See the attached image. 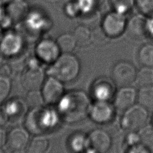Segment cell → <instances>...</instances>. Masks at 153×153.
Here are the masks:
<instances>
[{
    "mask_svg": "<svg viewBox=\"0 0 153 153\" xmlns=\"http://www.w3.org/2000/svg\"><path fill=\"white\" fill-rule=\"evenodd\" d=\"M58 104V114L66 123H74L89 114L91 103L88 95L81 90H71L64 93Z\"/></svg>",
    "mask_w": 153,
    "mask_h": 153,
    "instance_id": "6da1fadb",
    "label": "cell"
},
{
    "mask_svg": "<svg viewBox=\"0 0 153 153\" xmlns=\"http://www.w3.org/2000/svg\"><path fill=\"white\" fill-rule=\"evenodd\" d=\"M126 143L128 146H131L135 144L140 143L139 136L137 131H129V133L126 136Z\"/></svg>",
    "mask_w": 153,
    "mask_h": 153,
    "instance_id": "d6a6232c",
    "label": "cell"
},
{
    "mask_svg": "<svg viewBox=\"0 0 153 153\" xmlns=\"http://www.w3.org/2000/svg\"><path fill=\"white\" fill-rule=\"evenodd\" d=\"M30 110L25 120L26 128L36 134H41L54 127L60 117L56 112L42 106Z\"/></svg>",
    "mask_w": 153,
    "mask_h": 153,
    "instance_id": "3957f363",
    "label": "cell"
},
{
    "mask_svg": "<svg viewBox=\"0 0 153 153\" xmlns=\"http://www.w3.org/2000/svg\"><path fill=\"white\" fill-rule=\"evenodd\" d=\"M20 38V36L14 32L8 33L4 36L0 44L2 51L8 55L16 53L21 46V39Z\"/></svg>",
    "mask_w": 153,
    "mask_h": 153,
    "instance_id": "ac0fdd59",
    "label": "cell"
},
{
    "mask_svg": "<svg viewBox=\"0 0 153 153\" xmlns=\"http://www.w3.org/2000/svg\"><path fill=\"white\" fill-rule=\"evenodd\" d=\"M36 54L38 58L45 63H53L60 56V50L56 41L44 39L36 45Z\"/></svg>",
    "mask_w": 153,
    "mask_h": 153,
    "instance_id": "5bb4252c",
    "label": "cell"
},
{
    "mask_svg": "<svg viewBox=\"0 0 153 153\" xmlns=\"http://www.w3.org/2000/svg\"><path fill=\"white\" fill-rule=\"evenodd\" d=\"M113 10L127 15L135 6V0H110Z\"/></svg>",
    "mask_w": 153,
    "mask_h": 153,
    "instance_id": "83f0119b",
    "label": "cell"
},
{
    "mask_svg": "<svg viewBox=\"0 0 153 153\" xmlns=\"http://www.w3.org/2000/svg\"><path fill=\"white\" fill-rule=\"evenodd\" d=\"M104 0H75L81 16L92 14L102 5Z\"/></svg>",
    "mask_w": 153,
    "mask_h": 153,
    "instance_id": "d4e9b609",
    "label": "cell"
},
{
    "mask_svg": "<svg viewBox=\"0 0 153 153\" xmlns=\"http://www.w3.org/2000/svg\"><path fill=\"white\" fill-rule=\"evenodd\" d=\"M115 109L114 105H112L108 101L96 100L91 104L88 115L95 123L105 124L112 119Z\"/></svg>",
    "mask_w": 153,
    "mask_h": 153,
    "instance_id": "7c38bea8",
    "label": "cell"
},
{
    "mask_svg": "<svg viewBox=\"0 0 153 153\" xmlns=\"http://www.w3.org/2000/svg\"><path fill=\"white\" fill-rule=\"evenodd\" d=\"M63 82L54 76L46 78L41 87L44 102L52 105L59 102L64 94Z\"/></svg>",
    "mask_w": 153,
    "mask_h": 153,
    "instance_id": "ba28073f",
    "label": "cell"
},
{
    "mask_svg": "<svg viewBox=\"0 0 153 153\" xmlns=\"http://www.w3.org/2000/svg\"><path fill=\"white\" fill-rule=\"evenodd\" d=\"M137 92L131 85L121 87L114 96V106L117 110L125 111L135 104Z\"/></svg>",
    "mask_w": 153,
    "mask_h": 153,
    "instance_id": "4fadbf2b",
    "label": "cell"
},
{
    "mask_svg": "<svg viewBox=\"0 0 153 153\" xmlns=\"http://www.w3.org/2000/svg\"><path fill=\"white\" fill-rule=\"evenodd\" d=\"M57 44L62 53H72L77 45L73 33H63L56 39Z\"/></svg>",
    "mask_w": 153,
    "mask_h": 153,
    "instance_id": "44dd1931",
    "label": "cell"
},
{
    "mask_svg": "<svg viewBox=\"0 0 153 153\" xmlns=\"http://www.w3.org/2000/svg\"><path fill=\"white\" fill-rule=\"evenodd\" d=\"M2 62H3V58H2V56H1V53H0V68H1V66L3 65Z\"/></svg>",
    "mask_w": 153,
    "mask_h": 153,
    "instance_id": "60d3db41",
    "label": "cell"
},
{
    "mask_svg": "<svg viewBox=\"0 0 153 153\" xmlns=\"http://www.w3.org/2000/svg\"><path fill=\"white\" fill-rule=\"evenodd\" d=\"M88 148L87 152L104 153L111 148L112 139L109 133L101 128H96L88 134Z\"/></svg>",
    "mask_w": 153,
    "mask_h": 153,
    "instance_id": "52a82bcc",
    "label": "cell"
},
{
    "mask_svg": "<svg viewBox=\"0 0 153 153\" xmlns=\"http://www.w3.org/2000/svg\"><path fill=\"white\" fill-rule=\"evenodd\" d=\"M8 119V115L7 114L5 111L0 109V127L3 126Z\"/></svg>",
    "mask_w": 153,
    "mask_h": 153,
    "instance_id": "8d00e7d4",
    "label": "cell"
},
{
    "mask_svg": "<svg viewBox=\"0 0 153 153\" xmlns=\"http://www.w3.org/2000/svg\"><path fill=\"white\" fill-rule=\"evenodd\" d=\"M44 98L39 90L28 91L25 98V103L30 109L42 106Z\"/></svg>",
    "mask_w": 153,
    "mask_h": 153,
    "instance_id": "4316f807",
    "label": "cell"
},
{
    "mask_svg": "<svg viewBox=\"0 0 153 153\" xmlns=\"http://www.w3.org/2000/svg\"><path fill=\"white\" fill-rule=\"evenodd\" d=\"M26 0H12L6 5V13L13 22L24 20L29 11Z\"/></svg>",
    "mask_w": 153,
    "mask_h": 153,
    "instance_id": "2e32d148",
    "label": "cell"
},
{
    "mask_svg": "<svg viewBox=\"0 0 153 153\" xmlns=\"http://www.w3.org/2000/svg\"><path fill=\"white\" fill-rule=\"evenodd\" d=\"M12 0H0V5L5 6L8 5Z\"/></svg>",
    "mask_w": 153,
    "mask_h": 153,
    "instance_id": "ab89813d",
    "label": "cell"
},
{
    "mask_svg": "<svg viewBox=\"0 0 153 153\" xmlns=\"http://www.w3.org/2000/svg\"><path fill=\"white\" fill-rule=\"evenodd\" d=\"M91 92L97 101H108L116 93L115 84L113 80L106 77L97 79L93 84Z\"/></svg>",
    "mask_w": 153,
    "mask_h": 153,
    "instance_id": "8fae6325",
    "label": "cell"
},
{
    "mask_svg": "<svg viewBox=\"0 0 153 153\" xmlns=\"http://www.w3.org/2000/svg\"><path fill=\"white\" fill-rule=\"evenodd\" d=\"M44 81L43 70L36 66L27 67L22 72L21 76L22 85L27 91L40 90Z\"/></svg>",
    "mask_w": 153,
    "mask_h": 153,
    "instance_id": "30bf717a",
    "label": "cell"
},
{
    "mask_svg": "<svg viewBox=\"0 0 153 153\" xmlns=\"http://www.w3.org/2000/svg\"><path fill=\"white\" fill-rule=\"evenodd\" d=\"M146 16L139 13L131 17L127 22L126 30L128 34L136 38H140L147 35Z\"/></svg>",
    "mask_w": 153,
    "mask_h": 153,
    "instance_id": "9a60e30c",
    "label": "cell"
},
{
    "mask_svg": "<svg viewBox=\"0 0 153 153\" xmlns=\"http://www.w3.org/2000/svg\"><path fill=\"white\" fill-rule=\"evenodd\" d=\"M138 58L143 66L153 67V44H146L139 50Z\"/></svg>",
    "mask_w": 153,
    "mask_h": 153,
    "instance_id": "484cf974",
    "label": "cell"
},
{
    "mask_svg": "<svg viewBox=\"0 0 153 153\" xmlns=\"http://www.w3.org/2000/svg\"><path fill=\"white\" fill-rule=\"evenodd\" d=\"M152 124H153V117H152Z\"/></svg>",
    "mask_w": 153,
    "mask_h": 153,
    "instance_id": "b9f144b4",
    "label": "cell"
},
{
    "mask_svg": "<svg viewBox=\"0 0 153 153\" xmlns=\"http://www.w3.org/2000/svg\"><path fill=\"white\" fill-rule=\"evenodd\" d=\"M146 30L147 34L153 36V14L146 16Z\"/></svg>",
    "mask_w": 153,
    "mask_h": 153,
    "instance_id": "e575fe53",
    "label": "cell"
},
{
    "mask_svg": "<svg viewBox=\"0 0 153 153\" xmlns=\"http://www.w3.org/2000/svg\"><path fill=\"white\" fill-rule=\"evenodd\" d=\"M7 14L5 9H4V6L0 5V21Z\"/></svg>",
    "mask_w": 153,
    "mask_h": 153,
    "instance_id": "f35d334b",
    "label": "cell"
},
{
    "mask_svg": "<svg viewBox=\"0 0 153 153\" xmlns=\"http://www.w3.org/2000/svg\"><path fill=\"white\" fill-rule=\"evenodd\" d=\"M73 34L76 39L77 45L86 46L92 41V32L85 25H79L74 30Z\"/></svg>",
    "mask_w": 153,
    "mask_h": 153,
    "instance_id": "603a6c76",
    "label": "cell"
},
{
    "mask_svg": "<svg viewBox=\"0 0 153 153\" xmlns=\"http://www.w3.org/2000/svg\"><path fill=\"white\" fill-rule=\"evenodd\" d=\"M81 66L78 57L71 53L60 54L52 63L49 72L62 82H69L75 80L80 72Z\"/></svg>",
    "mask_w": 153,
    "mask_h": 153,
    "instance_id": "7a4b0ae2",
    "label": "cell"
},
{
    "mask_svg": "<svg viewBox=\"0 0 153 153\" xmlns=\"http://www.w3.org/2000/svg\"><path fill=\"white\" fill-rule=\"evenodd\" d=\"M127 152L131 153H147L150 152V151L149 148L146 147L140 142L131 146H130Z\"/></svg>",
    "mask_w": 153,
    "mask_h": 153,
    "instance_id": "836d02e7",
    "label": "cell"
},
{
    "mask_svg": "<svg viewBox=\"0 0 153 153\" xmlns=\"http://www.w3.org/2000/svg\"><path fill=\"white\" fill-rule=\"evenodd\" d=\"M24 20L27 27L34 30L43 28L48 22L47 16L37 9L29 10Z\"/></svg>",
    "mask_w": 153,
    "mask_h": 153,
    "instance_id": "e0dca14e",
    "label": "cell"
},
{
    "mask_svg": "<svg viewBox=\"0 0 153 153\" xmlns=\"http://www.w3.org/2000/svg\"><path fill=\"white\" fill-rule=\"evenodd\" d=\"M68 145L70 149L74 152L86 151L88 148V135L82 132L75 133L69 138Z\"/></svg>",
    "mask_w": 153,
    "mask_h": 153,
    "instance_id": "ffe728a7",
    "label": "cell"
},
{
    "mask_svg": "<svg viewBox=\"0 0 153 153\" xmlns=\"http://www.w3.org/2000/svg\"><path fill=\"white\" fill-rule=\"evenodd\" d=\"M29 142V134L26 128L16 127L7 134L5 146L10 151H21L27 148Z\"/></svg>",
    "mask_w": 153,
    "mask_h": 153,
    "instance_id": "9c48e42d",
    "label": "cell"
},
{
    "mask_svg": "<svg viewBox=\"0 0 153 153\" xmlns=\"http://www.w3.org/2000/svg\"><path fill=\"white\" fill-rule=\"evenodd\" d=\"M136 69L130 62L121 60L117 62L112 70V79L115 85L121 87L131 85L135 81Z\"/></svg>",
    "mask_w": 153,
    "mask_h": 153,
    "instance_id": "5b68a950",
    "label": "cell"
},
{
    "mask_svg": "<svg viewBox=\"0 0 153 153\" xmlns=\"http://www.w3.org/2000/svg\"><path fill=\"white\" fill-rule=\"evenodd\" d=\"M64 11L65 14L69 17L75 18L81 16V13L75 0L68 2L65 5Z\"/></svg>",
    "mask_w": 153,
    "mask_h": 153,
    "instance_id": "1f68e13d",
    "label": "cell"
},
{
    "mask_svg": "<svg viewBox=\"0 0 153 153\" xmlns=\"http://www.w3.org/2000/svg\"><path fill=\"white\" fill-rule=\"evenodd\" d=\"M148 119V111L139 103L134 104L124 111L121 126L128 131H138L146 124Z\"/></svg>",
    "mask_w": 153,
    "mask_h": 153,
    "instance_id": "277c9868",
    "label": "cell"
},
{
    "mask_svg": "<svg viewBox=\"0 0 153 153\" xmlns=\"http://www.w3.org/2000/svg\"><path fill=\"white\" fill-rule=\"evenodd\" d=\"M126 16L114 10L107 13L102 20V29L109 37H117L126 29Z\"/></svg>",
    "mask_w": 153,
    "mask_h": 153,
    "instance_id": "8992f818",
    "label": "cell"
},
{
    "mask_svg": "<svg viewBox=\"0 0 153 153\" xmlns=\"http://www.w3.org/2000/svg\"><path fill=\"white\" fill-rule=\"evenodd\" d=\"M137 102L148 111H153V84L140 87L137 91Z\"/></svg>",
    "mask_w": 153,
    "mask_h": 153,
    "instance_id": "d6986e66",
    "label": "cell"
},
{
    "mask_svg": "<svg viewBox=\"0 0 153 153\" xmlns=\"http://www.w3.org/2000/svg\"><path fill=\"white\" fill-rule=\"evenodd\" d=\"M11 88V81L8 76L0 75V103L8 96Z\"/></svg>",
    "mask_w": 153,
    "mask_h": 153,
    "instance_id": "f546056e",
    "label": "cell"
},
{
    "mask_svg": "<svg viewBox=\"0 0 153 153\" xmlns=\"http://www.w3.org/2000/svg\"><path fill=\"white\" fill-rule=\"evenodd\" d=\"M137 132L141 143L148 148L153 146V124H146Z\"/></svg>",
    "mask_w": 153,
    "mask_h": 153,
    "instance_id": "f1b7e54d",
    "label": "cell"
},
{
    "mask_svg": "<svg viewBox=\"0 0 153 153\" xmlns=\"http://www.w3.org/2000/svg\"><path fill=\"white\" fill-rule=\"evenodd\" d=\"M135 6L145 16L153 14V0H135Z\"/></svg>",
    "mask_w": 153,
    "mask_h": 153,
    "instance_id": "4dcf8cb0",
    "label": "cell"
},
{
    "mask_svg": "<svg viewBox=\"0 0 153 153\" xmlns=\"http://www.w3.org/2000/svg\"><path fill=\"white\" fill-rule=\"evenodd\" d=\"M7 139V134L5 131L0 127V149L5 145Z\"/></svg>",
    "mask_w": 153,
    "mask_h": 153,
    "instance_id": "74e56055",
    "label": "cell"
},
{
    "mask_svg": "<svg viewBox=\"0 0 153 153\" xmlns=\"http://www.w3.org/2000/svg\"><path fill=\"white\" fill-rule=\"evenodd\" d=\"M49 146L47 138L41 134H37L29 142L27 152L29 153H42L45 152Z\"/></svg>",
    "mask_w": 153,
    "mask_h": 153,
    "instance_id": "7402d4cb",
    "label": "cell"
},
{
    "mask_svg": "<svg viewBox=\"0 0 153 153\" xmlns=\"http://www.w3.org/2000/svg\"><path fill=\"white\" fill-rule=\"evenodd\" d=\"M10 72V66L7 65H2L0 68V75L8 76Z\"/></svg>",
    "mask_w": 153,
    "mask_h": 153,
    "instance_id": "d590c367",
    "label": "cell"
},
{
    "mask_svg": "<svg viewBox=\"0 0 153 153\" xmlns=\"http://www.w3.org/2000/svg\"><path fill=\"white\" fill-rule=\"evenodd\" d=\"M134 82L139 87L153 84V67L143 66L137 71Z\"/></svg>",
    "mask_w": 153,
    "mask_h": 153,
    "instance_id": "cb8c5ba5",
    "label": "cell"
}]
</instances>
